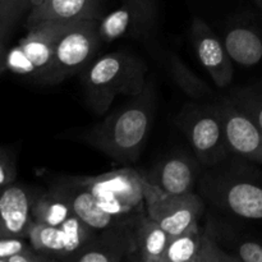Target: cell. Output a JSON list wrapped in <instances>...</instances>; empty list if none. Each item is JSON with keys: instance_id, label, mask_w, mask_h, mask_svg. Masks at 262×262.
Segmentation results:
<instances>
[{"instance_id": "6da1fadb", "label": "cell", "mask_w": 262, "mask_h": 262, "mask_svg": "<svg viewBox=\"0 0 262 262\" xmlns=\"http://www.w3.org/2000/svg\"><path fill=\"white\" fill-rule=\"evenodd\" d=\"M156 112L155 83L147 79L142 91L84 130L81 140L117 163H135L143 150Z\"/></svg>"}, {"instance_id": "7a4b0ae2", "label": "cell", "mask_w": 262, "mask_h": 262, "mask_svg": "<svg viewBox=\"0 0 262 262\" xmlns=\"http://www.w3.org/2000/svg\"><path fill=\"white\" fill-rule=\"evenodd\" d=\"M250 163L232 155L202 171L197 187L202 199L222 211L262 223V173Z\"/></svg>"}, {"instance_id": "3957f363", "label": "cell", "mask_w": 262, "mask_h": 262, "mask_svg": "<svg viewBox=\"0 0 262 262\" xmlns=\"http://www.w3.org/2000/svg\"><path fill=\"white\" fill-rule=\"evenodd\" d=\"M148 66L130 51H114L95 59L82 72L86 104L95 114L102 115L118 96L133 97L147 83Z\"/></svg>"}, {"instance_id": "277c9868", "label": "cell", "mask_w": 262, "mask_h": 262, "mask_svg": "<svg viewBox=\"0 0 262 262\" xmlns=\"http://www.w3.org/2000/svg\"><path fill=\"white\" fill-rule=\"evenodd\" d=\"M74 20H46L30 28L17 45L8 49L4 71L49 84L55 46Z\"/></svg>"}, {"instance_id": "5b68a950", "label": "cell", "mask_w": 262, "mask_h": 262, "mask_svg": "<svg viewBox=\"0 0 262 262\" xmlns=\"http://www.w3.org/2000/svg\"><path fill=\"white\" fill-rule=\"evenodd\" d=\"M173 120L186 135L194 156L205 168L217 165L232 156L215 101L189 102Z\"/></svg>"}, {"instance_id": "8992f818", "label": "cell", "mask_w": 262, "mask_h": 262, "mask_svg": "<svg viewBox=\"0 0 262 262\" xmlns=\"http://www.w3.org/2000/svg\"><path fill=\"white\" fill-rule=\"evenodd\" d=\"M106 214L118 220H132L146 212L142 173L122 168L100 176L77 177Z\"/></svg>"}, {"instance_id": "52a82bcc", "label": "cell", "mask_w": 262, "mask_h": 262, "mask_svg": "<svg viewBox=\"0 0 262 262\" xmlns=\"http://www.w3.org/2000/svg\"><path fill=\"white\" fill-rule=\"evenodd\" d=\"M101 43L99 19L74 20L56 42L49 84L82 73L96 59Z\"/></svg>"}, {"instance_id": "ba28073f", "label": "cell", "mask_w": 262, "mask_h": 262, "mask_svg": "<svg viewBox=\"0 0 262 262\" xmlns=\"http://www.w3.org/2000/svg\"><path fill=\"white\" fill-rule=\"evenodd\" d=\"M146 212L170 237L182 234L191 225L200 223L205 214V202L196 192L170 194L151 183L142 173Z\"/></svg>"}, {"instance_id": "9c48e42d", "label": "cell", "mask_w": 262, "mask_h": 262, "mask_svg": "<svg viewBox=\"0 0 262 262\" xmlns=\"http://www.w3.org/2000/svg\"><path fill=\"white\" fill-rule=\"evenodd\" d=\"M97 230L76 215L60 225H46L33 222L28 234L32 247L50 261H71L77 252L86 247Z\"/></svg>"}, {"instance_id": "30bf717a", "label": "cell", "mask_w": 262, "mask_h": 262, "mask_svg": "<svg viewBox=\"0 0 262 262\" xmlns=\"http://www.w3.org/2000/svg\"><path fill=\"white\" fill-rule=\"evenodd\" d=\"M159 17L156 0H122L99 19L102 43L124 38H145L155 31Z\"/></svg>"}, {"instance_id": "8fae6325", "label": "cell", "mask_w": 262, "mask_h": 262, "mask_svg": "<svg viewBox=\"0 0 262 262\" xmlns=\"http://www.w3.org/2000/svg\"><path fill=\"white\" fill-rule=\"evenodd\" d=\"M232 155L262 164V130L228 96L215 100Z\"/></svg>"}, {"instance_id": "7c38bea8", "label": "cell", "mask_w": 262, "mask_h": 262, "mask_svg": "<svg viewBox=\"0 0 262 262\" xmlns=\"http://www.w3.org/2000/svg\"><path fill=\"white\" fill-rule=\"evenodd\" d=\"M191 40L197 59L210 74L216 87L227 89L233 81L234 67L224 42L200 17H194L192 20Z\"/></svg>"}, {"instance_id": "4fadbf2b", "label": "cell", "mask_w": 262, "mask_h": 262, "mask_svg": "<svg viewBox=\"0 0 262 262\" xmlns=\"http://www.w3.org/2000/svg\"><path fill=\"white\" fill-rule=\"evenodd\" d=\"M38 193L17 183L0 188V238H28L33 224L32 204Z\"/></svg>"}, {"instance_id": "5bb4252c", "label": "cell", "mask_w": 262, "mask_h": 262, "mask_svg": "<svg viewBox=\"0 0 262 262\" xmlns=\"http://www.w3.org/2000/svg\"><path fill=\"white\" fill-rule=\"evenodd\" d=\"M201 174L202 164L199 159L177 154L160 161L152 173L145 177L166 193L184 194L194 192Z\"/></svg>"}, {"instance_id": "9a60e30c", "label": "cell", "mask_w": 262, "mask_h": 262, "mask_svg": "<svg viewBox=\"0 0 262 262\" xmlns=\"http://www.w3.org/2000/svg\"><path fill=\"white\" fill-rule=\"evenodd\" d=\"M171 237L147 215H140L129 228L128 262H165Z\"/></svg>"}, {"instance_id": "2e32d148", "label": "cell", "mask_w": 262, "mask_h": 262, "mask_svg": "<svg viewBox=\"0 0 262 262\" xmlns=\"http://www.w3.org/2000/svg\"><path fill=\"white\" fill-rule=\"evenodd\" d=\"M107 0H43L32 7L26 17L27 30L46 20L100 19Z\"/></svg>"}, {"instance_id": "e0dca14e", "label": "cell", "mask_w": 262, "mask_h": 262, "mask_svg": "<svg viewBox=\"0 0 262 262\" xmlns=\"http://www.w3.org/2000/svg\"><path fill=\"white\" fill-rule=\"evenodd\" d=\"M53 186H55L67 197L72 210H73V214L97 232L130 222V220L128 222L118 220L112 215L106 214L97 205L91 192L77 179V177H64V178L56 181Z\"/></svg>"}, {"instance_id": "ac0fdd59", "label": "cell", "mask_w": 262, "mask_h": 262, "mask_svg": "<svg viewBox=\"0 0 262 262\" xmlns=\"http://www.w3.org/2000/svg\"><path fill=\"white\" fill-rule=\"evenodd\" d=\"M136 219V217H135ZM133 219V220H135ZM133 220L110 229L97 232L94 239L77 252L74 262H122L129 255V228Z\"/></svg>"}, {"instance_id": "d6986e66", "label": "cell", "mask_w": 262, "mask_h": 262, "mask_svg": "<svg viewBox=\"0 0 262 262\" xmlns=\"http://www.w3.org/2000/svg\"><path fill=\"white\" fill-rule=\"evenodd\" d=\"M224 45L230 59L243 68H250L262 60V35L251 26L230 27L225 33Z\"/></svg>"}, {"instance_id": "ffe728a7", "label": "cell", "mask_w": 262, "mask_h": 262, "mask_svg": "<svg viewBox=\"0 0 262 262\" xmlns=\"http://www.w3.org/2000/svg\"><path fill=\"white\" fill-rule=\"evenodd\" d=\"M73 215L67 197L51 186L49 191L40 192L32 204L33 222L46 225H60Z\"/></svg>"}, {"instance_id": "44dd1931", "label": "cell", "mask_w": 262, "mask_h": 262, "mask_svg": "<svg viewBox=\"0 0 262 262\" xmlns=\"http://www.w3.org/2000/svg\"><path fill=\"white\" fill-rule=\"evenodd\" d=\"M31 8V0H0V73L4 71L5 55L9 49L8 43Z\"/></svg>"}, {"instance_id": "7402d4cb", "label": "cell", "mask_w": 262, "mask_h": 262, "mask_svg": "<svg viewBox=\"0 0 262 262\" xmlns=\"http://www.w3.org/2000/svg\"><path fill=\"white\" fill-rule=\"evenodd\" d=\"M168 68L170 76L177 86L186 92L191 99L202 101V100H211L215 97L214 91L206 82L201 81L188 67L177 56L176 54H170L168 56Z\"/></svg>"}, {"instance_id": "603a6c76", "label": "cell", "mask_w": 262, "mask_h": 262, "mask_svg": "<svg viewBox=\"0 0 262 262\" xmlns=\"http://www.w3.org/2000/svg\"><path fill=\"white\" fill-rule=\"evenodd\" d=\"M204 229L199 223L191 225L182 234L171 237L166 250L165 262H194Z\"/></svg>"}, {"instance_id": "cb8c5ba5", "label": "cell", "mask_w": 262, "mask_h": 262, "mask_svg": "<svg viewBox=\"0 0 262 262\" xmlns=\"http://www.w3.org/2000/svg\"><path fill=\"white\" fill-rule=\"evenodd\" d=\"M228 97L262 130V82L237 87L230 91Z\"/></svg>"}, {"instance_id": "d4e9b609", "label": "cell", "mask_w": 262, "mask_h": 262, "mask_svg": "<svg viewBox=\"0 0 262 262\" xmlns=\"http://www.w3.org/2000/svg\"><path fill=\"white\" fill-rule=\"evenodd\" d=\"M229 246L228 252L238 258L239 262H262V243L260 241L250 238H235L229 234V239H225Z\"/></svg>"}, {"instance_id": "484cf974", "label": "cell", "mask_w": 262, "mask_h": 262, "mask_svg": "<svg viewBox=\"0 0 262 262\" xmlns=\"http://www.w3.org/2000/svg\"><path fill=\"white\" fill-rule=\"evenodd\" d=\"M17 161L12 150L0 147V188L15 183Z\"/></svg>"}, {"instance_id": "4316f807", "label": "cell", "mask_w": 262, "mask_h": 262, "mask_svg": "<svg viewBox=\"0 0 262 262\" xmlns=\"http://www.w3.org/2000/svg\"><path fill=\"white\" fill-rule=\"evenodd\" d=\"M31 247L28 238L7 237L0 238V262H8L12 256Z\"/></svg>"}, {"instance_id": "83f0119b", "label": "cell", "mask_w": 262, "mask_h": 262, "mask_svg": "<svg viewBox=\"0 0 262 262\" xmlns=\"http://www.w3.org/2000/svg\"><path fill=\"white\" fill-rule=\"evenodd\" d=\"M42 2L43 0H31V4H32V7H37V5H40Z\"/></svg>"}, {"instance_id": "f1b7e54d", "label": "cell", "mask_w": 262, "mask_h": 262, "mask_svg": "<svg viewBox=\"0 0 262 262\" xmlns=\"http://www.w3.org/2000/svg\"><path fill=\"white\" fill-rule=\"evenodd\" d=\"M255 2L257 3V5H258V7H260L261 9H262V0H255Z\"/></svg>"}]
</instances>
